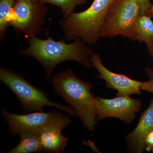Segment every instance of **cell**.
<instances>
[{"instance_id": "ac0fdd59", "label": "cell", "mask_w": 153, "mask_h": 153, "mask_svg": "<svg viewBox=\"0 0 153 153\" xmlns=\"http://www.w3.org/2000/svg\"><path fill=\"white\" fill-rule=\"evenodd\" d=\"M140 6L141 15L146 13L152 5L150 0H138Z\"/></svg>"}, {"instance_id": "7a4b0ae2", "label": "cell", "mask_w": 153, "mask_h": 153, "mask_svg": "<svg viewBox=\"0 0 153 153\" xmlns=\"http://www.w3.org/2000/svg\"><path fill=\"white\" fill-rule=\"evenodd\" d=\"M51 82L55 94L74 108L88 131H93L97 121L92 83L79 79L71 68L55 74Z\"/></svg>"}, {"instance_id": "8fae6325", "label": "cell", "mask_w": 153, "mask_h": 153, "mask_svg": "<svg viewBox=\"0 0 153 153\" xmlns=\"http://www.w3.org/2000/svg\"><path fill=\"white\" fill-rule=\"evenodd\" d=\"M62 126H53L45 129L39 136L44 148V152L60 153L65 149L68 139L62 134Z\"/></svg>"}, {"instance_id": "4fadbf2b", "label": "cell", "mask_w": 153, "mask_h": 153, "mask_svg": "<svg viewBox=\"0 0 153 153\" xmlns=\"http://www.w3.org/2000/svg\"><path fill=\"white\" fill-rule=\"evenodd\" d=\"M19 134L20 142L7 153H32L44 152L43 145L38 136L27 131L21 132Z\"/></svg>"}, {"instance_id": "3957f363", "label": "cell", "mask_w": 153, "mask_h": 153, "mask_svg": "<svg viewBox=\"0 0 153 153\" xmlns=\"http://www.w3.org/2000/svg\"><path fill=\"white\" fill-rule=\"evenodd\" d=\"M114 0H94L85 10L71 13L60 22L64 37L68 41L79 39L89 45L101 38L102 30L108 8Z\"/></svg>"}, {"instance_id": "52a82bcc", "label": "cell", "mask_w": 153, "mask_h": 153, "mask_svg": "<svg viewBox=\"0 0 153 153\" xmlns=\"http://www.w3.org/2000/svg\"><path fill=\"white\" fill-rule=\"evenodd\" d=\"M49 8L45 4L30 0H15L9 25L28 37L41 33Z\"/></svg>"}, {"instance_id": "5b68a950", "label": "cell", "mask_w": 153, "mask_h": 153, "mask_svg": "<svg viewBox=\"0 0 153 153\" xmlns=\"http://www.w3.org/2000/svg\"><path fill=\"white\" fill-rule=\"evenodd\" d=\"M140 15L138 0H114L107 13L101 38L122 36L133 41L135 24Z\"/></svg>"}, {"instance_id": "277c9868", "label": "cell", "mask_w": 153, "mask_h": 153, "mask_svg": "<svg viewBox=\"0 0 153 153\" xmlns=\"http://www.w3.org/2000/svg\"><path fill=\"white\" fill-rule=\"evenodd\" d=\"M0 80L17 97L24 112H42L44 111V107L50 106L64 111L68 116L78 117L72 107L51 101L47 92L32 85L18 73L1 68Z\"/></svg>"}, {"instance_id": "ffe728a7", "label": "cell", "mask_w": 153, "mask_h": 153, "mask_svg": "<svg viewBox=\"0 0 153 153\" xmlns=\"http://www.w3.org/2000/svg\"><path fill=\"white\" fill-rule=\"evenodd\" d=\"M30 1H32L35 2L38 1V0H30Z\"/></svg>"}, {"instance_id": "30bf717a", "label": "cell", "mask_w": 153, "mask_h": 153, "mask_svg": "<svg viewBox=\"0 0 153 153\" xmlns=\"http://www.w3.org/2000/svg\"><path fill=\"white\" fill-rule=\"evenodd\" d=\"M153 130V97L149 107L141 116L137 125L126 137L127 148L131 153L144 152L145 137Z\"/></svg>"}, {"instance_id": "ba28073f", "label": "cell", "mask_w": 153, "mask_h": 153, "mask_svg": "<svg viewBox=\"0 0 153 153\" xmlns=\"http://www.w3.org/2000/svg\"><path fill=\"white\" fill-rule=\"evenodd\" d=\"M95 99L97 121L114 117L129 124L141 108V101L130 96H117L111 99L96 97Z\"/></svg>"}, {"instance_id": "5bb4252c", "label": "cell", "mask_w": 153, "mask_h": 153, "mask_svg": "<svg viewBox=\"0 0 153 153\" xmlns=\"http://www.w3.org/2000/svg\"><path fill=\"white\" fill-rule=\"evenodd\" d=\"M15 0H0V39L2 42L10 26V19Z\"/></svg>"}, {"instance_id": "9c48e42d", "label": "cell", "mask_w": 153, "mask_h": 153, "mask_svg": "<svg viewBox=\"0 0 153 153\" xmlns=\"http://www.w3.org/2000/svg\"><path fill=\"white\" fill-rule=\"evenodd\" d=\"M91 63L93 67L98 71L97 77L104 79L107 87L116 90L117 96H130L141 94V82L132 79L124 74L110 71L103 65L98 54L94 53L92 55Z\"/></svg>"}, {"instance_id": "7c38bea8", "label": "cell", "mask_w": 153, "mask_h": 153, "mask_svg": "<svg viewBox=\"0 0 153 153\" xmlns=\"http://www.w3.org/2000/svg\"><path fill=\"white\" fill-rule=\"evenodd\" d=\"M133 41L144 43L148 54L153 59V21L147 15H140L137 19Z\"/></svg>"}, {"instance_id": "8992f818", "label": "cell", "mask_w": 153, "mask_h": 153, "mask_svg": "<svg viewBox=\"0 0 153 153\" xmlns=\"http://www.w3.org/2000/svg\"><path fill=\"white\" fill-rule=\"evenodd\" d=\"M1 111L8 124L10 136L27 131L39 136L45 129L53 126H62L65 128L71 122L68 116L56 110L48 112L36 111L25 114L11 113L5 109H2Z\"/></svg>"}, {"instance_id": "2e32d148", "label": "cell", "mask_w": 153, "mask_h": 153, "mask_svg": "<svg viewBox=\"0 0 153 153\" xmlns=\"http://www.w3.org/2000/svg\"><path fill=\"white\" fill-rule=\"evenodd\" d=\"M145 71L149 80L146 82H142L141 90L150 92L153 94V67L152 68L147 67L145 68Z\"/></svg>"}, {"instance_id": "9a60e30c", "label": "cell", "mask_w": 153, "mask_h": 153, "mask_svg": "<svg viewBox=\"0 0 153 153\" xmlns=\"http://www.w3.org/2000/svg\"><path fill=\"white\" fill-rule=\"evenodd\" d=\"M43 4H49L59 7L61 9L63 15V19H65L73 13L77 6L84 4L87 0H38Z\"/></svg>"}, {"instance_id": "e0dca14e", "label": "cell", "mask_w": 153, "mask_h": 153, "mask_svg": "<svg viewBox=\"0 0 153 153\" xmlns=\"http://www.w3.org/2000/svg\"><path fill=\"white\" fill-rule=\"evenodd\" d=\"M145 150L153 152V130L149 133L144 138Z\"/></svg>"}, {"instance_id": "6da1fadb", "label": "cell", "mask_w": 153, "mask_h": 153, "mask_svg": "<svg viewBox=\"0 0 153 153\" xmlns=\"http://www.w3.org/2000/svg\"><path fill=\"white\" fill-rule=\"evenodd\" d=\"M28 42L29 47L19 49V52L37 60L44 68L47 80H50L57 65L67 60L79 62L87 68L93 67L91 58L95 53L90 45L80 39L67 44L64 40L55 41L49 36L44 40L34 36L29 37Z\"/></svg>"}, {"instance_id": "d6986e66", "label": "cell", "mask_w": 153, "mask_h": 153, "mask_svg": "<svg viewBox=\"0 0 153 153\" xmlns=\"http://www.w3.org/2000/svg\"><path fill=\"white\" fill-rule=\"evenodd\" d=\"M145 15H147L148 16L150 17L153 21V4H152L150 8L147 12L146 13Z\"/></svg>"}]
</instances>
